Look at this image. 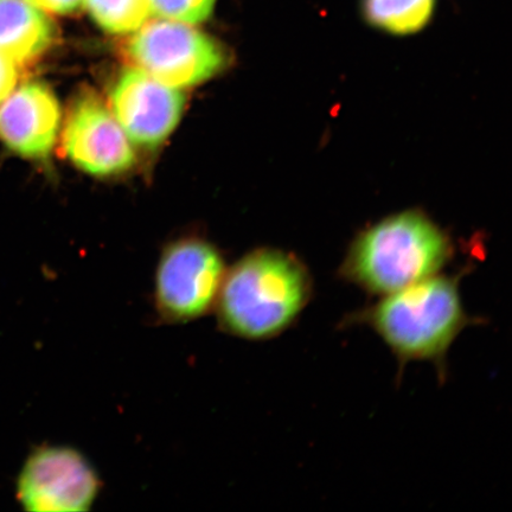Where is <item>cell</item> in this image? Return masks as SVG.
I'll use <instances>...</instances> for the list:
<instances>
[{
	"instance_id": "9a60e30c",
	"label": "cell",
	"mask_w": 512,
	"mask_h": 512,
	"mask_svg": "<svg viewBox=\"0 0 512 512\" xmlns=\"http://www.w3.org/2000/svg\"><path fill=\"white\" fill-rule=\"evenodd\" d=\"M27 2L49 14L70 15L81 10L86 0H27Z\"/></svg>"
},
{
	"instance_id": "8992f818",
	"label": "cell",
	"mask_w": 512,
	"mask_h": 512,
	"mask_svg": "<svg viewBox=\"0 0 512 512\" xmlns=\"http://www.w3.org/2000/svg\"><path fill=\"white\" fill-rule=\"evenodd\" d=\"M101 489L102 480L91 460L67 445L37 447L17 480L19 503L35 512L91 510Z\"/></svg>"
},
{
	"instance_id": "7a4b0ae2",
	"label": "cell",
	"mask_w": 512,
	"mask_h": 512,
	"mask_svg": "<svg viewBox=\"0 0 512 512\" xmlns=\"http://www.w3.org/2000/svg\"><path fill=\"white\" fill-rule=\"evenodd\" d=\"M473 322L464 309L458 280L435 274L382 296L344 323L369 326L398 358L401 369L413 361L431 362L443 380L448 350Z\"/></svg>"
},
{
	"instance_id": "8fae6325",
	"label": "cell",
	"mask_w": 512,
	"mask_h": 512,
	"mask_svg": "<svg viewBox=\"0 0 512 512\" xmlns=\"http://www.w3.org/2000/svg\"><path fill=\"white\" fill-rule=\"evenodd\" d=\"M363 21L392 36H411L426 29L437 11V0H360Z\"/></svg>"
},
{
	"instance_id": "7c38bea8",
	"label": "cell",
	"mask_w": 512,
	"mask_h": 512,
	"mask_svg": "<svg viewBox=\"0 0 512 512\" xmlns=\"http://www.w3.org/2000/svg\"><path fill=\"white\" fill-rule=\"evenodd\" d=\"M85 6L101 29L115 35L137 31L152 15L150 0H86Z\"/></svg>"
},
{
	"instance_id": "6da1fadb",
	"label": "cell",
	"mask_w": 512,
	"mask_h": 512,
	"mask_svg": "<svg viewBox=\"0 0 512 512\" xmlns=\"http://www.w3.org/2000/svg\"><path fill=\"white\" fill-rule=\"evenodd\" d=\"M312 278L303 262L277 249H258L226 272L215 305L226 334L267 341L287 329L312 297Z\"/></svg>"
},
{
	"instance_id": "5bb4252c",
	"label": "cell",
	"mask_w": 512,
	"mask_h": 512,
	"mask_svg": "<svg viewBox=\"0 0 512 512\" xmlns=\"http://www.w3.org/2000/svg\"><path fill=\"white\" fill-rule=\"evenodd\" d=\"M18 64L0 54V104L14 92L18 82Z\"/></svg>"
},
{
	"instance_id": "3957f363",
	"label": "cell",
	"mask_w": 512,
	"mask_h": 512,
	"mask_svg": "<svg viewBox=\"0 0 512 512\" xmlns=\"http://www.w3.org/2000/svg\"><path fill=\"white\" fill-rule=\"evenodd\" d=\"M452 254V243L437 224L406 211L364 230L352 242L341 275L382 297L433 277Z\"/></svg>"
},
{
	"instance_id": "ba28073f",
	"label": "cell",
	"mask_w": 512,
	"mask_h": 512,
	"mask_svg": "<svg viewBox=\"0 0 512 512\" xmlns=\"http://www.w3.org/2000/svg\"><path fill=\"white\" fill-rule=\"evenodd\" d=\"M111 110L132 144L156 147L181 120L185 98L138 67L125 69L115 81Z\"/></svg>"
},
{
	"instance_id": "30bf717a",
	"label": "cell",
	"mask_w": 512,
	"mask_h": 512,
	"mask_svg": "<svg viewBox=\"0 0 512 512\" xmlns=\"http://www.w3.org/2000/svg\"><path fill=\"white\" fill-rule=\"evenodd\" d=\"M56 27L27 0H0V54L17 64L38 59L53 46Z\"/></svg>"
},
{
	"instance_id": "5b68a950",
	"label": "cell",
	"mask_w": 512,
	"mask_h": 512,
	"mask_svg": "<svg viewBox=\"0 0 512 512\" xmlns=\"http://www.w3.org/2000/svg\"><path fill=\"white\" fill-rule=\"evenodd\" d=\"M127 54L136 67L177 89L206 82L228 62L226 50L213 37L163 18L134 31Z\"/></svg>"
},
{
	"instance_id": "277c9868",
	"label": "cell",
	"mask_w": 512,
	"mask_h": 512,
	"mask_svg": "<svg viewBox=\"0 0 512 512\" xmlns=\"http://www.w3.org/2000/svg\"><path fill=\"white\" fill-rule=\"evenodd\" d=\"M226 272L222 255L209 242H172L160 256L153 288L160 322L187 324L214 312Z\"/></svg>"
},
{
	"instance_id": "9c48e42d",
	"label": "cell",
	"mask_w": 512,
	"mask_h": 512,
	"mask_svg": "<svg viewBox=\"0 0 512 512\" xmlns=\"http://www.w3.org/2000/svg\"><path fill=\"white\" fill-rule=\"evenodd\" d=\"M60 123L59 101L41 82L16 87L0 104V142L23 158L47 157L59 136Z\"/></svg>"
},
{
	"instance_id": "52a82bcc",
	"label": "cell",
	"mask_w": 512,
	"mask_h": 512,
	"mask_svg": "<svg viewBox=\"0 0 512 512\" xmlns=\"http://www.w3.org/2000/svg\"><path fill=\"white\" fill-rule=\"evenodd\" d=\"M66 155L82 171L113 176L132 168L136 155L132 142L98 95L76 99L63 132Z\"/></svg>"
},
{
	"instance_id": "4fadbf2b",
	"label": "cell",
	"mask_w": 512,
	"mask_h": 512,
	"mask_svg": "<svg viewBox=\"0 0 512 512\" xmlns=\"http://www.w3.org/2000/svg\"><path fill=\"white\" fill-rule=\"evenodd\" d=\"M152 15L170 21L198 24L213 14L216 0H150Z\"/></svg>"
}]
</instances>
